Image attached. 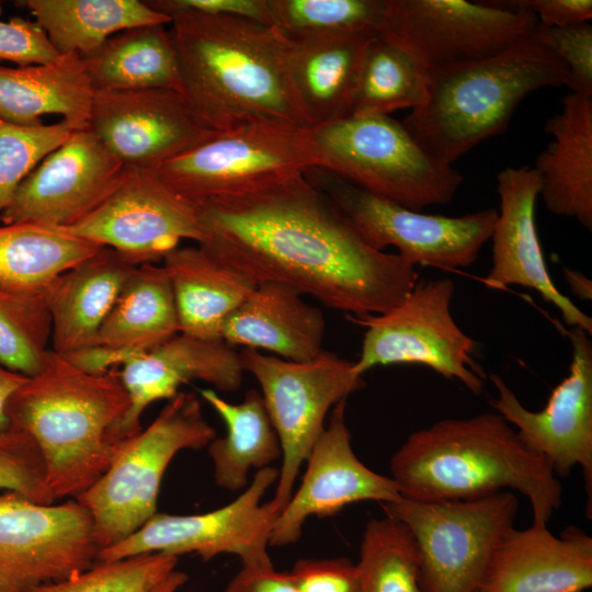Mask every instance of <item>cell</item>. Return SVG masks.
<instances>
[{
    "mask_svg": "<svg viewBox=\"0 0 592 592\" xmlns=\"http://www.w3.org/2000/svg\"><path fill=\"white\" fill-rule=\"evenodd\" d=\"M203 247L255 284L281 282L363 317L397 306L415 266L373 248L305 173L197 205Z\"/></svg>",
    "mask_w": 592,
    "mask_h": 592,
    "instance_id": "obj_1",
    "label": "cell"
},
{
    "mask_svg": "<svg viewBox=\"0 0 592 592\" xmlns=\"http://www.w3.org/2000/svg\"><path fill=\"white\" fill-rule=\"evenodd\" d=\"M169 16L179 93L203 127L274 122L309 128L289 80L287 39L274 26L193 11Z\"/></svg>",
    "mask_w": 592,
    "mask_h": 592,
    "instance_id": "obj_2",
    "label": "cell"
},
{
    "mask_svg": "<svg viewBox=\"0 0 592 592\" xmlns=\"http://www.w3.org/2000/svg\"><path fill=\"white\" fill-rule=\"evenodd\" d=\"M403 499L470 500L517 491L532 506L533 524L547 525L561 504V483L499 413L443 419L403 442L390 460Z\"/></svg>",
    "mask_w": 592,
    "mask_h": 592,
    "instance_id": "obj_3",
    "label": "cell"
},
{
    "mask_svg": "<svg viewBox=\"0 0 592 592\" xmlns=\"http://www.w3.org/2000/svg\"><path fill=\"white\" fill-rule=\"evenodd\" d=\"M128 407L118 371L90 374L50 350L44 367L12 394L5 414L10 428L38 445L54 500L76 499L112 464Z\"/></svg>",
    "mask_w": 592,
    "mask_h": 592,
    "instance_id": "obj_4",
    "label": "cell"
},
{
    "mask_svg": "<svg viewBox=\"0 0 592 592\" xmlns=\"http://www.w3.org/2000/svg\"><path fill=\"white\" fill-rule=\"evenodd\" d=\"M568 82L563 64L530 34L492 57L428 68L425 101L402 124L432 157L452 166L502 134L530 93Z\"/></svg>",
    "mask_w": 592,
    "mask_h": 592,
    "instance_id": "obj_5",
    "label": "cell"
},
{
    "mask_svg": "<svg viewBox=\"0 0 592 592\" xmlns=\"http://www.w3.org/2000/svg\"><path fill=\"white\" fill-rule=\"evenodd\" d=\"M309 134L318 168L413 210L448 203L464 181L387 114L349 115L309 128Z\"/></svg>",
    "mask_w": 592,
    "mask_h": 592,
    "instance_id": "obj_6",
    "label": "cell"
},
{
    "mask_svg": "<svg viewBox=\"0 0 592 592\" xmlns=\"http://www.w3.org/2000/svg\"><path fill=\"white\" fill-rule=\"evenodd\" d=\"M215 437L197 396L179 391L145 430L124 441L109 469L76 498L91 515L99 547L122 542L151 519L175 454L201 449Z\"/></svg>",
    "mask_w": 592,
    "mask_h": 592,
    "instance_id": "obj_7",
    "label": "cell"
},
{
    "mask_svg": "<svg viewBox=\"0 0 592 592\" xmlns=\"http://www.w3.org/2000/svg\"><path fill=\"white\" fill-rule=\"evenodd\" d=\"M319 167L309 128L257 122L212 136L153 172L189 202L248 193Z\"/></svg>",
    "mask_w": 592,
    "mask_h": 592,
    "instance_id": "obj_8",
    "label": "cell"
},
{
    "mask_svg": "<svg viewBox=\"0 0 592 592\" xmlns=\"http://www.w3.org/2000/svg\"><path fill=\"white\" fill-rule=\"evenodd\" d=\"M405 523L418 546L421 592H479L491 557L514 527L512 491L453 501L401 499L382 504Z\"/></svg>",
    "mask_w": 592,
    "mask_h": 592,
    "instance_id": "obj_9",
    "label": "cell"
},
{
    "mask_svg": "<svg viewBox=\"0 0 592 592\" xmlns=\"http://www.w3.org/2000/svg\"><path fill=\"white\" fill-rule=\"evenodd\" d=\"M243 372L252 374L282 447V465L272 502L281 512L288 502L301 465L325 429L328 412L365 387L354 362L323 351L295 362L252 349L239 353Z\"/></svg>",
    "mask_w": 592,
    "mask_h": 592,
    "instance_id": "obj_10",
    "label": "cell"
},
{
    "mask_svg": "<svg viewBox=\"0 0 592 592\" xmlns=\"http://www.w3.org/2000/svg\"><path fill=\"white\" fill-rule=\"evenodd\" d=\"M455 283L449 278L419 280L406 297L380 315L348 319L365 327L357 374L376 366L414 364L457 379L479 395L485 372L475 361L476 341L454 320L451 303Z\"/></svg>",
    "mask_w": 592,
    "mask_h": 592,
    "instance_id": "obj_11",
    "label": "cell"
},
{
    "mask_svg": "<svg viewBox=\"0 0 592 592\" xmlns=\"http://www.w3.org/2000/svg\"><path fill=\"white\" fill-rule=\"evenodd\" d=\"M305 177L326 193L376 250L394 247L413 264L442 270L467 267L490 240L498 212L460 216L424 214L369 194L338 175L309 169Z\"/></svg>",
    "mask_w": 592,
    "mask_h": 592,
    "instance_id": "obj_12",
    "label": "cell"
},
{
    "mask_svg": "<svg viewBox=\"0 0 592 592\" xmlns=\"http://www.w3.org/2000/svg\"><path fill=\"white\" fill-rule=\"evenodd\" d=\"M277 478V468L260 469L232 502L206 513H156L130 536L101 549L98 561L155 553L175 557L196 554L209 561L231 554L240 558L242 566H272L267 547L280 511L272 500L261 501Z\"/></svg>",
    "mask_w": 592,
    "mask_h": 592,
    "instance_id": "obj_13",
    "label": "cell"
},
{
    "mask_svg": "<svg viewBox=\"0 0 592 592\" xmlns=\"http://www.w3.org/2000/svg\"><path fill=\"white\" fill-rule=\"evenodd\" d=\"M538 21L502 1L386 0L377 34L426 68L498 55L528 36Z\"/></svg>",
    "mask_w": 592,
    "mask_h": 592,
    "instance_id": "obj_14",
    "label": "cell"
},
{
    "mask_svg": "<svg viewBox=\"0 0 592 592\" xmlns=\"http://www.w3.org/2000/svg\"><path fill=\"white\" fill-rule=\"evenodd\" d=\"M100 547L89 511L76 499L39 504L0 494V592H35L90 569Z\"/></svg>",
    "mask_w": 592,
    "mask_h": 592,
    "instance_id": "obj_15",
    "label": "cell"
},
{
    "mask_svg": "<svg viewBox=\"0 0 592 592\" xmlns=\"http://www.w3.org/2000/svg\"><path fill=\"white\" fill-rule=\"evenodd\" d=\"M111 248L136 265L156 264L183 239L203 238L197 205L180 196L153 171L126 168L115 190L90 214L61 228Z\"/></svg>",
    "mask_w": 592,
    "mask_h": 592,
    "instance_id": "obj_16",
    "label": "cell"
},
{
    "mask_svg": "<svg viewBox=\"0 0 592 592\" xmlns=\"http://www.w3.org/2000/svg\"><path fill=\"white\" fill-rule=\"evenodd\" d=\"M571 344L568 375L551 390L539 411L526 409L497 374L489 376L497 389L490 403L513 425L521 441L542 456L556 476L566 477L580 466L591 516L592 501V342L578 327L567 331Z\"/></svg>",
    "mask_w": 592,
    "mask_h": 592,
    "instance_id": "obj_17",
    "label": "cell"
},
{
    "mask_svg": "<svg viewBox=\"0 0 592 592\" xmlns=\"http://www.w3.org/2000/svg\"><path fill=\"white\" fill-rule=\"evenodd\" d=\"M125 170L90 129H78L22 181L0 223L67 228L95 209Z\"/></svg>",
    "mask_w": 592,
    "mask_h": 592,
    "instance_id": "obj_18",
    "label": "cell"
},
{
    "mask_svg": "<svg viewBox=\"0 0 592 592\" xmlns=\"http://www.w3.org/2000/svg\"><path fill=\"white\" fill-rule=\"evenodd\" d=\"M90 129L126 168L153 171L201 144L213 130L190 113L178 91H95Z\"/></svg>",
    "mask_w": 592,
    "mask_h": 592,
    "instance_id": "obj_19",
    "label": "cell"
},
{
    "mask_svg": "<svg viewBox=\"0 0 592 592\" xmlns=\"http://www.w3.org/2000/svg\"><path fill=\"white\" fill-rule=\"evenodd\" d=\"M345 407L346 400H343L332 408L328 424L306 459L299 487L275 521L270 547L296 543L310 516H332L360 501L384 504L402 499L391 477L369 469L355 455L345 422Z\"/></svg>",
    "mask_w": 592,
    "mask_h": 592,
    "instance_id": "obj_20",
    "label": "cell"
},
{
    "mask_svg": "<svg viewBox=\"0 0 592 592\" xmlns=\"http://www.w3.org/2000/svg\"><path fill=\"white\" fill-rule=\"evenodd\" d=\"M499 209L490 240L491 266L486 287L517 285L536 291L561 314L566 325L592 332V319L554 284L536 228L539 177L534 168L506 167L497 174Z\"/></svg>",
    "mask_w": 592,
    "mask_h": 592,
    "instance_id": "obj_21",
    "label": "cell"
},
{
    "mask_svg": "<svg viewBox=\"0 0 592 592\" xmlns=\"http://www.w3.org/2000/svg\"><path fill=\"white\" fill-rule=\"evenodd\" d=\"M129 407L115 430L118 442L141 431L140 415L155 401L173 398L180 387L197 379L220 391L240 388L243 369L235 346L223 339L179 332L136 356L118 372Z\"/></svg>",
    "mask_w": 592,
    "mask_h": 592,
    "instance_id": "obj_22",
    "label": "cell"
},
{
    "mask_svg": "<svg viewBox=\"0 0 592 592\" xmlns=\"http://www.w3.org/2000/svg\"><path fill=\"white\" fill-rule=\"evenodd\" d=\"M592 585V538L568 527L510 530L494 550L479 592H583Z\"/></svg>",
    "mask_w": 592,
    "mask_h": 592,
    "instance_id": "obj_23",
    "label": "cell"
},
{
    "mask_svg": "<svg viewBox=\"0 0 592 592\" xmlns=\"http://www.w3.org/2000/svg\"><path fill=\"white\" fill-rule=\"evenodd\" d=\"M296 288L261 282L225 321L220 337L228 344L265 350L284 360L303 362L320 355L325 317Z\"/></svg>",
    "mask_w": 592,
    "mask_h": 592,
    "instance_id": "obj_24",
    "label": "cell"
},
{
    "mask_svg": "<svg viewBox=\"0 0 592 592\" xmlns=\"http://www.w3.org/2000/svg\"><path fill=\"white\" fill-rule=\"evenodd\" d=\"M373 33L287 39V69L298 106L314 128L350 115Z\"/></svg>",
    "mask_w": 592,
    "mask_h": 592,
    "instance_id": "obj_25",
    "label": "cell"
},
{
    "mask_svg": "<svg viewBox=\"0 0 592 592\" xmlns=\"http://www.w3.org/2000/svg\"><path fill=\"white\" fill-rule=\"evenodd\" d=\"M136 266L102 247L50 283L46 299L54 352L66 355L93 343Z\"/></svg>",
    "mask_w": 592,
    "mask_h": 592,
    "instance_id": "obj_26",
    "label": "cell"
},
{
    "mask_svg": "<svg viewBox=\"0 0 592 592\" xmlns=\"http://www.w3.org/2000/svg\"><path fill=\"white\" fill-rule=\"evenodd\" d=\"M561 101V111L544 126L554 139L535 160L539 196L550 213L591 231L592 95L569 92Z\"/></svg>",
    "mask_w": 592,
    "mask_h": 592,
    "instance_id": "obj_27",
    "label": "cell"
},
{
    "mask_svg": "<svg viewBox=\"0 0 592 592\" xmlns=\"http://www.w3.org/2000/svg\"><path fill=\"white\" fill-rule=\"evenodd\" d=\"M94 92L78 53L48 64L0 66V118L16 125H41L44 115L55 114L86 128Z\"/></svg>",
    "mask_w": 592,
    "mask_h": 592,
    "instance_id": "obj_28",
    "label": "cell"
},
{
    "mask_svg": "<svg viewBox=\"0 0 592 592\" xmlns=\"http://www.w3.org/2000/svg\"><path fill=\"white\" fill-rule=\"evenodd\" d=\"M175 301L181 333L221 339L227 318L255 283L201 246L178 247L162 260Z\"/></svg>",
    "mask_w": 592,
    "mask_h": 592,
    "instance_id": "obj_29",
    "label": "cell"
},
{
    "mask_svg": "<svg viewBox=\"0 0 592 592\" xmlns=\"http://www.w3.org/2000/svg\"><path fill=\"white\" fill-rule=\"evenodd\" d=\"M81 58L94 91L180 92L178 58L164 24L124 30Z\"/></svg>",
    "mask_w": 592,
    "mask_h": 592,
    "instance_id": "obj_30",
    "label": "cell"
},
{
    "mask_svg": "<svg viewBox=\"0 0 592 592\" xmlns=\"http://www.w3.org/2000/svg\"><path fill=\"white\" fill-rule=\"evenodd\" d=\"M200 395L226 426L225 436L215 437L207 445L215 482L228 491L241 490L248 485L251 468L270 467L282 457L281 443L262 396L250 389L242 401L231 403L210 388L201 389Z\"/></svg>",
    "mask_w": 592,
    "mask_h": 592,
    "instance_id": "obj_31",
    "label": "cell"
},
{
    "mask_svg": "<svg viewBox=\"0 0 592 592\" xmlns=\"http://www.w3.org/2000/svg\"><path fill=\"white\" fill-rule=\"evenodd\" d=\"M59 55H86L124 30L171 19L139 0H22Z\"/></svg>",
    "mask_w": 592,
    "mask_h": 592,
    "instance_id": "obj_32",
    "label": "cell"
},
{
    "mask_svg": "<svg viewBox=\"0 0 592 592\" xmlns=\"http://www.w3.org/2000/svg\"><path fill=\"white\" fill-rule=\"evenodd\" d=\"M179 332L167 272L162 265L141 264L133 271L92 344L143 354Z\"/></svg>",
    "mask_w": 592,
    "mask_h": 592,
    "instance_id": "obj_33",
    "label": "cell"
},
{
    "mask_svg": "<svg viewBox=\"0 0 592 592\" xmlns=\"http://www.w3.org/2000/svg\"><path fill=\"white\" fill-rule=\"evenodd\" d=\"M100 248L61 228L2 224L0 284L19 291L45 292L57 276Z\"/></svg>",
    "mask_w": 592,
    "mask_h": 592,
    "instance_id": "obj_34",
    "label": "cell"
},
{
    "mask_svg": "<svg viewBox=\"0 0 592 592\" xmlns=\"http://www.w3.org/2000/svg\"><path fill=\"white\" fill-rule=\"evenodd\" d=\"M428 68L401 46L376 34L369 41L350 115L418 109L426 98Z\"/></svg>",
    "mask_w": 592,
    "mask_h": 592,
    "instance_id": "obj_35",
    "label": "cell"
},
{
    "mask_svg": "<svg viewBox=\"0 0 592 592\" xmlns=\"http://www.w3.org/2000/svg\"><path fill=\"white\" fill-rule=\"evenodd\" d=\"M356 568L360 592H421L417 543L394 516L367 522Z\"/></svg>",
    "mask_w": 592,
    "mask_h": 592,
    "instance_id": "obj_36",
    "label": "cell"
},
{
    "mask_svg": "<svg viewBox=\"0 0 592 592\" xmlns=\"http://www.w3.org/2000/svg\"><path fill=\"white\" fill-rule=\"evenodd\" d=\"M52 350V319L45 292L0 284V363L31 377Z\"/></svg>",
    "mask_w": 592,
    "mask_h": 592,
    "instance_id": "obj_37",
    "label": "cell"
},
{
    "mask_svg": "<svg viewBox=\"0 0 592 592\" xmlns=\"http://www.w3.org/2000/svg\"><path fill=\"white\" fill-rule=\"evenodd\" d=\"M271 25L296 41L345 33L377 34L386 0H266Z\"/></svg>",
    "mask_w": 592,
    "mask_h": 592,
    "instance_id": "obj_38",
    "label": "cell"
},
{
    "mask_svg": "<svg viewBox=\"0 0 592 592\" xmlns=\"http://www.w3.org/2000/svg\"><path fill=\"white\" fill-rule=\"evenodd\" d=\"M78 129L65 119L23 126L0 118V217L22 181Z\"/></svg>",
    "mask_w": 592,
    "mask_h": 592,
    "instance_id": "obj_39",
    "label": "cell"
},
{
    "mask_svg": "<svg viewBox=\"0 0 592 592\" xmlns=\"http://www.w3.org/2000/svg\"><path fill=\"white\" fill-rule=\"evenodd\" d=\"M179 557L155 553L96 561L90 569L35 592H151L175 569Z\"/></svg>",
    "mask_w": 592,
    "mask_h": 592,
    "instance_id": "obj_40",
    "label": "cell"
},
{
    "mask_svg": "<svg viewBox=\"0 0 592 592\" xmlns=\"http://www.w3.org/2000/svg\"><path fill=\"white\" fill-rule=\"evenodd\" d=\"M0 489L39 504L54 502L38 445L27 433L12 428L0 431Z\"/></svg>",
    "mask_w": 592,
    "mask_h": 592,
    "instance_id": "obj_41",
    "label": "cell"
},
{
    "mask_svg": "<svg viewBox=\"0 0 592 592\" xmlns=\"http://www.w3.org/2000/svg\"><path fill=\"white\" fill-rule=\"evenodd\" d=\"M531 35L567 68L570 92L592 95V25L555 27L537 23Z\"/></svg>",
    "mask_w": 592,
    "mask_h": 592,
    "instance_id": "obj_42",
    "label": "cell"
},
{
    "mask_svg": "<svg viewBox=\"0 0 592 592\" xmlns=\"http://www.w3.org/2000/svg\"><path fill=\"white\" fill-rule=\"evenodd\" d=\"M60 56L35 21L19 16L8 21L0 19V61L7 60L18 66L42 65Z\"/></svg>",
    "mask_w": 592,
    "mask_h": 592,
    "instance_id": "obj_43",
    "label": "cell"
},
{
    "mask_svg": "<svg viewBox=\"0 0 592 592\" xmlns=\"http://www.w3.org/2000/svg\"><path fill=\"white\" fill-rule=\"evenodd\" d=\"M289 573L299 592H360L356 563L346 558L299 559Z\"/></svg>",
    "mask_w": 592,
    "mask_h": 592,
    "instance_id": "obj_44",
    "label": "cell"
},
{
    "mask_svg": "<svg viewBox=\"0 0 592 592\" xmlns=\"http://www.w3.org/2000/svg\"><path fill=\"white\" fill-rule=\"evenodd\" d=\"M147 3L168 16L175 11H193L236 16L271 25L266 0H151Z\"/></svg>",
    "mask_w": 592,
    "mask_h": 592,
    "instance_id": "obj_45",
    "label": "cell"
},
{
    "mask_svg": "<svg viewBox=\"0 0 592 592\" xmlns=\"http://www.w3.org/2000/svg\"><path fill=\"white\" fill-rule=\"evenodd\" d=\"M505 5L534 14L540 25L562 27L590 22L591 0H504Z\"/></svg>",
    "mask_w": 592,
    "mask_h": 592,
    "instance_id": "obj_46",
    "label": "cell"
},
{
    "mask_svg": "<svg viewBox=\"0 0 592 592\" xmlns=\"http://www.w3.org/2000/svg\"><path fill=\"white\" fill-rule=\"evenodd\" d=\"M226 592H299L289 572L272 566H242L226 587Z\"/></svg>",
    "mask_w": 592,
    "mask_h": 592,
    "instance_id": "obj_47",
    "label": "cell"
},
{
    "mask_svg": "<svg viewBox=\"0 0 592 592\" xmlns=\"http://www.w3.org/2000/svg\"><path fill=\"white\" fill-rule=\"evenodd\" d=\"M138 355L127 350L91 344L64 356L83 372L102 375L117 371L118 366L122 368Z\"/></svg>",
    "mask_w": 592,
    "mask_h": 592,
    "instance_id": "obj_48",
    "label": "cell"
},
{
    "mask_svg": "<svg viewBox=\"0 0 592 592\" xmlns=\"http://www.w3.org/2000/svg\"><path fill=\"white\" fill-rule=\"evenodd\" d=\"M27 379V376L14 372L0 363V431L9 426L5 414L7 403L12 394Z\"/></svg>",
    "mask_w": 592,
    "mask_h": 592,
    "instance_id": "obj_49",
    "label": "cell"
},
{
    "mask_svg": "<svg viewBox=\"0 0 592 592\" xmlns=\"http://www.w3.org/2000/svg\"><path fill=\"white\" fill-rule=\"evenodd\" d=\"M565 280L572 293L584 300L592 299V282L583 273L570 269H563Z\"/></svg>",
    "mask_w": 592,
    "mask_h": 592,
    "instance_id": "obj_50",
    "label": "cell"
},
{
    "mask_svg": "<svg viewBox=\"0 0 592 592\" xmlns=\"http://www.w3.org/2000/svg\"><path fill=\"white\" fill-rule=\"evenodd\" d=\"M186 581L187 576L184 572L174 569L167 574L151 592H177Z\"/></svg>",
    "mask_w": 592,
    "mask_h": 592,
    "instance_id": "obj_51",
    "label": "cell"
}]
</instances>
